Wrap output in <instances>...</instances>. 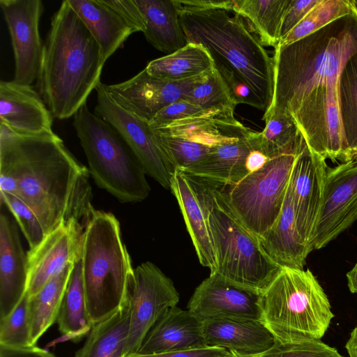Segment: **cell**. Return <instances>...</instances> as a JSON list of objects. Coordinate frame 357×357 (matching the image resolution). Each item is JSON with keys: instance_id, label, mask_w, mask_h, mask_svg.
Segmentation results:
<instances>
[{"instance_id": "6da1fadb", "label": "cell", "mask_w": 357, "mask_h": 357, "mask_svg": "<svg viewBox=\"0 0 357 357\" xmlns=\"http://www.w3.org/2000/svg\"><path fill=\"white\" fill-rule=\"evenodd\" d=\"M89 174L53 131L27 135L1 124V192L23 201L46 235L70 220L85 227L94 210Z\"/></svg>"}, {"instance_id": "7a4b0ae2", "label": "cell", "mask_w": 357, "mask_h": 357, "mask_svg": "<svg viewBox=\"0 0 357 357\" xmlns=\"http://www.w3.org/2000/svg\"><path fill=\"white\" fill-rule=\"evenodd\" d=\"M105 63L82 20L63 1L51 20L43 47L37 91L54 117L66 119L86 103Z\"/></svg>"}, {"instance_id": "3957f363", "label": "cell", "mask_w": 357, "mask_h": 357, "mask_svg": "<svg viewBox=\"0 0 357 357\" xmlns=\"http://www.w3.org/2000/svg\"><path fill=\"white\" fill-rule=\"evenodd\" d=\"M274 49L273 97L263 119L280 113L293 116L313 89L337 84L344 64L357 53V12L354 8L301 39Z\"/></svg>"}, {"instance_id": "277c9868", "label": "cell", "mask_w": 357, "mask_h": 357, "mask_svg": "<svg viewBox=\"0 0 357 357\" xmlns=\"http://www.w3.org/2000/svg\"><path fill=\"white\" fill-rule=\"evenodd\" d=\"M176 2L187 43L204 47L218 72L232 75L247 86L266 112L274 92L273 58L243 20L225 10L190 8Z\"/></svg>"}, {"instance_id": "5b68a950", "label": "cell", "mask_w": 357, "mask_h": 357, "mask_svg": "<svg viewBox=\"0 0 357 357\" xmlns=\"http://www.w3.org/2000/svg\"><path fill=\"white\" fill-rule=\"evenodd\" d=\"M191 178L210 229L217 263L213 273L260 295L282 267L264 252L259 238L235 215L220 185Z\"/></svg>"}, {"instance_id": "8992f818", "label": "cell", "mask_w": 357, "mask_h": 357, "mask_svg": "<svg viewBox=\"0 0 357 357\" xmlns=\"http://www.w3.org/2000/svg\"><path fill=\"white\" fill-rule=\"evenodd\" d=\"M87 308L93 325L119 310L134 280L120 225L111 213L93 210L84 227L81 255Z\"/></svg>"}, {"instance_id": "52a82bcc", "label": "cell", "mask_w": 357, "mask_h": 357, "mask_svg": "<svg viewBox=\"0 0 357 357\" xmlns=\"http://www.w3.org/2000/svg\"><path fill=\"white\" fill-rule=\"evenodd\" d=\"M261 321L281 343L321 340L334 314L309 270L282 267L259 295Z\"/></svg>"}, {"instance_id": "ba28073f", "label": "cell", "mask_w": 357, "mask_h": 357, "mask_svg": "<svg viewBox=\"0 0 357 357\" xmlns=\"http://www.w3.org/2000/svg\"><path fill=\"white\" fill-rule=\"evenodd\" d=\"M73 126L96 183L122 203L142 202L150 191L146 173L121 135L84 104Z\"/></svg>"}, {"instance_id": "9c48e42d", "label": "cell", "mask_w": 357, "mask_h": 357, "mask_svg": "<svg viewBox=\"0 0 357 357\" xmlns=\"http://www.w3.org/2000/svg\"><path fill=\"white\" fill-rule=\"evenodd\" d=\"M300 151L271 158L237 183L220 185L235 215L258 238L272 227L280 215Z\"/></svg>"}, {"instance_id": "30bf717a", "label": "cell", "mask_w": 357, "mask_h": 357, "mask_svg": "<svg viewBox=\"0 0 357 357\" xmlns=\"http://www.w3.org/2000/svg\"><path fill=\"white\" fill-rule=\"evenodd\" d=\"M151 128L172 166L181 171L195 165L217 146L244 136L250 130L234 117V112L219 109L206 110Z\"/></svg>"}, {"instance_id": "8fae6325", "label": "cell", "mask_w": 357, "mask_h": 357, "mask_svg": "<svg viewBox=\"0 0 357 357\" xmlns=\"http://www.w3.org/2000/svg\"><path fill=\"white\" fill-rule=\"evenodd\" d=\"M178 301L172 280L154 264L146 261L135 268L125 357L138 352L149 331Z\"/></svg>"}, {"instance_id": "7c38bea8", "label": "cell", "mask_w": 357, "mask_h": 357, "mask_svg": "<svg viewBox=\"0 0 357 357\" xmlns=\"http://www.w3.org/2000/svg\"><path fill=\"white\" fill-rule=\"evenodd\" d=\"M95 114L109 123L133 151L146 174L165 189H170L176 171L159 145L149 122L117 104L108 94L105 84L96 87Z\"/></svg>"}, {"instance_id": "4fadbf2b", "label": "cell", "mask_w": 357, "mask_h": 357, "mask_svg": "<svg viewBox=\"0 0 357 357\" xmlns=\"http://www.w3.org/2000/svg\"><path fill=\"white\" fill-rule=\"evenodd\" d=\"M357 220V158L327 169L310 250L326 246Z\"/></svg>"}, {"instance_id": "5bb4252c", "label": "cell", "mask_w": 357, "mask_h": 357, "mask_svg": "<svg viewBox=\"0 0 357 357\" xmlns=\"http://www.w3.org/2000/svg\"><path fill=\"white\" fill-rule=\"evenodd\" d=\"M15 59L14 81L31 85L37 80L43 53L39 24L44 10L40 0H0Z\"/></svg>"}, {"instance_id": "9a60e30c", "label": "cell", "mask_w": 357, "mask_h": 357, "mask_svg": "<svg viewBox=\"0 0 357 357\" xmlns=\"http://www.w3.org/2000/svg\"><path fill=\"white\" fill-rule=\"evenodd\" d=\"M211 72L185 80L167 81L151 76L144 68L125 82L105 84V88L121 107L150 122L163 108L184 100Z\"/></svg>"}, {"instance_id": "2e32d148", "label": "cell", "mask_w": 357, "mask_h": 357, "mask_svg": "<svg viewBox=\"0 0 357 357\" xmlns=\"http://www.w3.org/2000/svg\"><path fill=\"white\" fill-rule=\"evenodd\" d=\"M84 226L76 220L61 225L27 252L28 284L31 297L70 264L81 259Z\"/></svg>"}, {"instance_id": "e0dca14e", "label": "cell", "mask_w": 357, "mask_h": 357, "mask_svg": "<svg viewBox=\"0 0 357 357\" xmlns=\"http://www.w3.org/2000/svg\"><path fill=\"white\" fill-rule=\"evenodd\" d=\"M327 169L326 159L305 142L290 175L289 185L296 225L308 246L321 202Z\"/></svg>"}, {"instance_id": "ac0fdd59", "label": "cell", "mask_w": 357, "mask_h": 357, "mask_svg": "<svg viewBox=\"0 0 357 357\" xmlns=\"http://www.w3.org/2000/svg\"><path fill=\"white\" fill-rule=\"evenodd\" d=\"M259 295L210 273L195 289L188 310L201 321L218 318H237L261 321Z\"/></svg>"}, {"instance_id": "d6986e66", "label": "cell", "mask_w": 357, "mask_h": 357, "mask_svg": "<svg viewBox=\"0 0 357 357\" xmlns=\"http://www.w3.org/2000/svg\"><path fill=\"white\" fill-rule=\"evenodd\" d=\"M52 114L31 85L0 82V123L19 133L52 131Z\"/></svg>"}, {"instance_id": "ffe728a7", "label": "cell", "mask_w": 357, "mask_h": 357, "mask_svg": "<svg viewBox=\"0 0 357 357\" xmlns=\"http://www.w3.org/2000/svg\"><path fill=\"white\" fill-rule=\"evenodd\" d=\"M28 258L15 222L0 215V319L9 315L26 293Z\"/></svg>"}, {"instance_id": "44dd1931", "label": "cell", "mask_w": 357, "mask_h": 357, "mask_svg": "<svg viewBox=\"0 0 357 357\" xmlns=\"http://www.w3.org/2000/svg\"><path fill=\"white\" fill-rule=\"evenodd\" d=\"M202 324L207 347L225 349L236 356H260L276 341L261 320L218 318Z\"/></svg>"}, {"instance_id": "7402d4cb", "label": "cell", "mask_w": 357, "mask_h": 357, "mask_svg": "<svg viewBox=\"0 0 357 357\" xmlns=\"http://www.w3.org/2000/svg\"><path fill=\"white\" fill-rule=\"evenodd\" d=\"M253 149L259 150L258 132L249 130L244 136L217 146L199 162L182 172L212 184L234 185L249 174L246 160Z\"/></svg>"}, {"instance_id": "603a6c76", "label": "cell", "mask_w": 357, "mask_h": 357, "mask_svg": "<svg viewBox=\"0 0 357 357\" xmlns=\"http://www.w3.org/2000/svg\"><path fill=\"white\" fill-rule=\"evenodd\" d=\"M205 347L202 321L188 310L175 306L151 328L137 354H160Z\"/></svg>"}, {"instance_id": "cb8c5ba5", "label": "cell", "mask_w": 357, "mask_h": 357, "mask_svg": "<svg viewBox=\"0 0 357 357\" xmlns=\"http://www.w3.org/2000/svg\"><path fill=\"white\" fill-rule=\"evenodd\" d=\"M170 190L175 196L184 218L200 264L215 272L217 263L206 216L193 180L176 169Z\"/></svg>"}, {"instance_id": "d4e9b609", "label": "cell", "mask_w": 357, "mask_h": 357, "mask_svg": "<svg viewBox=\"0 0 357 357\" xmlns=\"http://www.w3.org/2000/svg\"><path fill=\"white\" fill-rule=\"evenodd\" d=\"M259 239L264 252L280 267L303 268L311 251L298 231L289 185L279 217Z\"/></svg>"}, {"instance_id": "484cf974", "label": "cell", "mask_w": 357, "mask_h": 357, "mask_svg": "<svg viewBox=\"0 0 357 357\" xmlns=\"http://www.w3.org/2000/svg\"><path fill=\"white\" fill-rule=\"evenodd\" d=\"M68 1L98 43L105 61L135 33L105 0Z\"/></svg>"}, {"instance_id": "4316f807", "label": "cell", "mask_w": 357, "mask_h": 357, "mask_svg": "<svg viewBox=\"0 0 357 357\" xmlns=\"http://www.w3.org/2000/svg\"><path fill=\"white\" fill-rule=\"evenodd\" d=\"M135 1L145 19L143 33L155 49L169 54L187 44L176 0Z\"/></svg>"}, {"instance_id": "83f0119b", "label": "cell", "mask_w": 357, "mask_h": 357, "mask_svg": "<svg viewBox=\"0 0 357 357\" xmlns=\"http://www.w3.org/2000/svg\"><path fill=\"white\" fill-rule=\"evenodd\" d=\"M130 314L128 296L119 310L93 326L75 357H125Z\"/></svg>"}, {"instance_id": "f1b7e54d", "label": "cell", "mask_w": 357, "mask_h": 357, "mask_svg": "<svg viewBox=\"0 0 357 357\" xmlns=\"http://www.w3.org/2000/svg\"><path fill=\"white\" fill-rule=\"evenodd\" d=\"M145 69L158 79L181 81L212 71L215 63L204 47L188 43L172 54L152 60Z\"/></svg>"}, {"instance_id": "f546056e", "label": "cell", "mask_w": 357, "mask_h": 357, "mask_svg": "<svg viewBox=\"0 0 357 357\" xmlns=\"http://www.w3.org/2000/svg\"><path fill=\"white\" fill-rule=\"evenodd\" d=\"M290 0H234L232 12L238 15L264 46L275 48Z\"/></svg>"}, {"instance_id": "4dcf8cb0", "label": "cell", "mask_w": 357, "mask_h": 357, "mask_svg": "<svg viewBox=\"0 0 357 357\" xmlns=\"http://www.w3.org/2000/svg\"><path fill=\"white\" fill-rule=\"evenodd\" d=\"M56 321L66 340L77 341L89 334L93 327L82 280L81 259L74 265Z\"/></svg>"}, {"instance_id": "1f68e13d", "label": "cell", "mask_w": 357, "mask_h": 357, "mask_svg": "<svg viewBox=\"0 0 357 357\" xmlns=\"http://www.w3.org/2000/svg\"><path fill=\"white\" fill-rule=\"evenodd\" d=\"M74 265L68 266L39 291L29 297V314L32 345H36L39 338L57 319Z\"/></svg>"}, {"instance_id": "d6a6232c", "label": "cell", "mask_w": 357, "mask_h": 357, "mask_svg": "<svg viewBox=\"0 0 357 357\" xmlns=\"http://www.w3.org/2000/svg\"><path fill=\"white\" fill-rule=\"evenodd\" d=\"M337 94L347 162L357 158V53L339 75Z\"/></svg>"}, {"instance_id": "836d02e7", "label": "cell", "mask_w": 357, "mask_h": 357, "mask_svg": "<svg viewBox=\"0 0 357 357\" xmlns=\"http://www.w3.org/2000/svg\"><path fill=\"white\" fill-rule=\"evenodd\" d=\"M263 120L266 126L261 132H258L259 148L268 158L302 149L305 141L291 114L280 113Z\"/></svg>"}, {"instance_id": "e575fe53", "label": "cell", "mask_w": 357, "mask_h": 357, "mask_svg": "<svg viewBox=\"0 0 357 357\" xmlns=\"http://www.w3.org/2000/svg\"><path fill=\"white\" fill-rule=\"evenodd\" d=\"M351 0H321L277 46L290 45L353 10Z\"/></svg>"}, {"instance_id": "d590c367", "label": "cell", "mask_w": 357, "mask_h": 357, "mask_svg": "<svg viewBox=\"0 0 357 357\" xmlns=\"http://www.w3.org/2000/svg\"><path fill=\"white\" fill-rule=\"evenodd\" d=\"M203 109L234 112L238 105L226 82L215 68L185 98Z\"/></svg>"}, {"instance_id": "8d00e7d4", "label": "cell", "mask_w": 357, "mask_h": 357, "mask_svg": "<svg viewBox=\"0 0 357 357\" xmlns=\"http://www.w3.org/2000/svg\"><path fill=\"white\" fill-rule=\"evenodd\" d=\"M27 293L6 317L0 319V345L13 348L33 346L31 343V330Z\"/></svg>"}, {"instance_id": "74e56055", "label": "cell", "mask_w": 357, "mask_h": 357, "mask_svg": "<svg viewBox=\"0 0 357 357\" xmlns=\"http://www.w3.org/2000/svg\"><path fill=\"white\" fill-rule=\"evenodd\" d=\"M1 202L4 204L15 217L30 249L38 246L46 234L33 211L20 199L10 194L0 192Z\"/></svg>"}, {"instance_id": "f35d334b", "label": "cell", "mask_w": 357, "mask_h": 357, "mask_svg": "<svg viewBox=\"0 0 357 357\" xmlns=\"http://www.w3.org/2000/svg\"><path fill=\"white\" fill-rule=\"evenodd\" d=\"M259 357H344L321 340L275 344Z\"/></svg>"}, {"instance_id": "ab89813d", "label": "cell", "mask_w": 357, "mask_h": 357, "mask_svg": "<svg viewBox=\"0 0 357 357\" xmlns=\"http://www.w3.org/2000/svg\"><path fill=\"white\" fill-rule=\"evenodd\" d=\"M205 111L206 109L185 100H181L160 110L149 122V124L151 127H155L176 120L198 115Z\"/></svg>"}, {"instance_id": "60d3db41", "label": "cell", "mask_w": 357, "mask_h": 357, "mask_svg": "<svg viewBox=\"0 0 357 357\" xmlns=\"http://www.w3.org/2000/svg\"><path fill=\"white\" fill-rule=\"evenodd\" d=\"M321 1L290 0L282 21L280 39L298 24L307 14Z\"/></svg>"}, {"instance_id": "b9f144b4", "label": "cell", "mask_w": 357, "mask_h": 357, "mask_svg": "<svg viewBox=\"0 0 357 357\" xmlns=\"http://www.w3.org/2000/svg\"><path fill=\"white\" fill-rule=\"evenodd\" d=\"M105 1L131 26L135 33L144 31L145 19L135 0Z\"/></svg>"}, {"instance_id": "7bdbcfd3", "label": "cell", "mask_w": 357, "mask_h": 357, "mask_svg": "<svg viewBox=\"0 0 357 357\" xmlns=\"http://www.w3.org/2000/svg\"><path fill=\"white\" fill-rule=\"evenodd\" d=\"M126 357H236V356L229 351L223 348L205 347L198 349L160 354H134Z\"/></svg>"}, {"instance_id": "ee69618b", "label": "cell", "mask_w": 357, "mask_h": 357, "mask_svg": "<svg viewBox=\"0 0 357 357\" xmlns=\"http://www.w3.org/2000/svg\"><path fill=\"white\" fill-rule=\"evenodd\" d=\"M0 357H56L46 349L36 345L13 348L0 345Z\"/></svg>"}, {"instance_id": "f6af8a7d", "label": "cell", "mask_w": 357, "mask_h": 357, "mask_svg": "<svg viewBox=\"0 0 357 357\" xmlns=\"http://www.w3.org/2000/svg\"><path fill=\"white\" fill-rule=\"evenodd\" d=\"M184 7L199 9H222L232 12L234 0H177Z\"/></svg>"}, {"instance_id": "bcb514c9", "label": "cell", "mask_w": 357, "mask_h": 357, "mask_svg": "<svg viewBox=\"0 0 357 357\" xmlns=\"http://www.w3.org/2000/svg\"><path fill=\"white\" fill-rule=\"evenodd\" d=\"M270 159L259 150L253 149L248 155L246 160V169L248 174L260 169Z\"/></svg>"}, {"instance_id": "7dc6e473", "label": "cell", "mask_w": 357, "mask_h": 357, "mask_svg": "<svg viewBox=\"0 0 357 357\" xmlns=\"http://www.w3.org/2000/svg\"><path fill=\"white\" fill-rule=\"evenodd\" d=\"M345 348L349 357H357V326L351 331Z\"/></svg>"}, {"instance_id": "c3c4849f", "label": "cell", "mask_w": 357, "mask_h": 357, "mask_svg": "<svg viewBox=\"0 0 357 357\" xmlns=\"http://www.w3.org/2000/svg\"><path fill=\"white\" fill-rule=\"evenodd\" d=\"M346 276L349 291L353 294H357V263L347 273Z\"/></svg>"}, {"instance_id": "681fc988", "label": "cell", "mask_w": 357, "mask_h": 357, "mask_svg": "<svg viewBox=\"0 0 357 357\" xmlns=\"http://www.w3.org/2000/svg\"><path fill=\"white\" fill-rule=\"evenodd\" d=\"M351 1L353 8L357 12V0H351Z\"/></svg>"}, {"instance_id": "f907efd6", "label": "cell", "mask_w": 357, "mask_h": 357, "mask_svg": "<svg viewBox=\"0 0 357 357\" xmlns=\"http://www.w3.org/2000/svg\"><path fill=\"white\" fill-rule=\"evenodd\" d=\"M236 357H259V356H236Z\"/></svg>"}]
</instances>
